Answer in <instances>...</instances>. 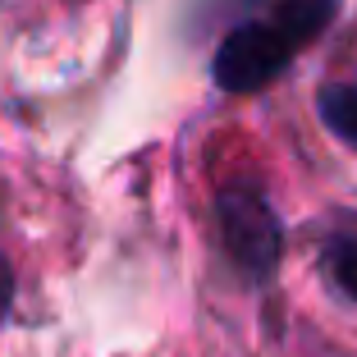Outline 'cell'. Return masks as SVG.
<instances>
[{
  "label": "cell",
  "mask_w": 357,
  "mask_h": 357,
  "mask_svg": "<svg viewBox=\"0 0 357 357\" xmlns=\"http://www.w3.org/2000/svg\"><path fill=\"white\" fill-rule=\"evenodd\" d=\"M215 220H220V243L229 261L238 266L248 280H266L280 266L284 229L275 220L271 202L252 183H229L215 192Z\"/></svg>",
  "instance_id": "1"
},
{
  "label": "cell",
  "mask_w": 357,
  "mask_h": 357,
  "mask_svg": "<svg viewBox=\"0 0 357 357\" xmlns=\"http://www.w3.org/2000/svg\"><path fill=\"white\" fill-rule=\"evenodd\" d=\"M298 55V46L275 28L271 19L238 23L234 32H225V42L211 55V74L225 92H261L289 69V60Z\"/></svg>",
  "instance_id": "2"
},
{
  "label": "cell",
  "mask_w": 357,
  "mask_h": 357,
  "mask_svg": "<svg viewBox=\"0 0 357 357\" xmlns=\"http://www.w3.org/2000/svg\"><path fill=\"white\" fill-rule=\"evenodd\" d=\"M339 14V0H280L271 14V23L303 51L316 32H326V23Z\"/></svg>",
  "instance_id": "3"
},
{
  "label": "cell",
  "mask_w": 357,
  "mask_h": 357,
  "mask_svg": "<svg viewBox=\"0 0 357 357\" xmlns=\"http://www.w3.org/2000/svg\"><path fill=\"white\" fill-rule=\"evenodd\" d=\"M316 115L339 142L357 147V83H326L316 92Z\"/></svg>",
  "instance_id": "4"
},
{
  "label": "cell",
  "mask_w": 357,
  "mask_h": 357,
  "mask_svg": "<svg viewBox=\"0 0 357 357\" xmlns=\"http://www.w3.org/2000/svg\"><path fill=\"white\" fill-rule=\"evenodd\" d=\"M326 266H330V280H335L339 289H344V294L357 303V238H339V243H330Z\"/></svg>",
  "instance_id": "5"
},
{
  "label": "cell",
  "mask_w": 357,
  "mask_h": 357,
  "mask_svg": "<svg viewBox=\"0 0 357 357\" xmlns=\"http://www.w3.org/2000/svg\"><path fill=\"white\" fill-rule=\"evenodd\" d=\"M10 303H14V271H10V261L0 257V316L10 312Z\"/></svg>",
  "instance_id": "6"
}]
</instances>
